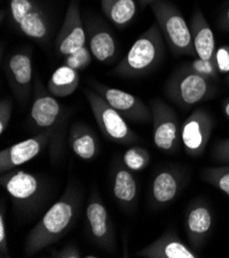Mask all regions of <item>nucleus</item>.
Returning a JSON list of instances; mask_svg holds the SVG:
<instances>
[{
	"mask_svg": "<svg viewBox=\"0 0 229 258\" xmlns=\"http://www.w3.org/2000/svg\"><path fill=\"white\" fill-rule=\"evenodd\" d=\"M200 177L229 197V165L207 168L201 172Z\"/></svg>",
	"mask_w": 229,
	"mask_h": 258,
	"instance_id": "393cba45",
	"label": "nucleus"
},
{
	"mask_svg": "<svg viewBox=\"0 0 229 258\" xmlns=\"http://www.w3.org/2000/svg\"><path fill=\"white\" fill-rule=\"evenodd\" d=\"M224 112H225L227 118L229 119V100H227L226 103H225V105H224Z\"/></svg>",
	"mask_w": 229,
	"mask_h": 258,
	"instance_id": "c9c22d12",
	"label": "nucleus"
},
{
	"mask_svg": "<svg viewBox=\"0 0 229 258\" xmlns=\"http://www.w3.org/2000/svg\"><path fill=\"white\" fill-rule=\"evenodd\" d=\"M89 85L125 119L136 122H149L152 120L150 107H147L140 98L96 81H90Z\"/></svg>",
	"mask_w": 229,
	"mask_h": 258,
	"instance_id": "f8f14e48",
	"label": "nucleus"
},
{
	"mask_svg": "<svg viewBox=\"0 0 229 258\" xmlns=\"http://www.w3.org/2000/svg\"><path fill=\"white\" fill-rule=\"evenodd\" d=\"M68 142L73 152L82 160L90 161L97 156L98 138L92 128L84 123L76 122L71 125Z\"/></svg>",
	"mask_w": 229,
	"mask_h": 258,
	"instance_id": "412c9836",
	"label": "nucleus"
},
{
	"mask_svg": "<svg viewBox=\"0 0 229 258\" xmlns=\"http://www.w3.org/2000/svg\"><path fill=\"white\" fill-rule=\"evenodd\" d=\"M86 44V26L81 15L80 3L79 0H71L55 41V50L57 55L65 57Z\"/></svg>",
	"mask_w": 229,
	"mask_h": 258,
	"instance_id": "2eb2a0df",
	"label": "nucleus"
},
{
	"mask_svg": "<svg viewBox=\"0 0 229 258\" xmlns=\"http://www.w3.org/2000/svg\"><path fill=\"white\" fill-rule=\"evenodd\" d=\"M190 30L196 57L205 60L214 59L215 36L205 15L198 8L192 15Z\"/></svg>",
	"mask_w": 229,
	"mask_h": 258,
	"instance_id": "aec40b11",
	"label": "nucleus"
},
{
	"mask_svg": "<svg viewBox=\"0 0 229 258\" xmlns=\"http://www.w3.org/2000/svg\"><path fill=\"white\" fill-rule=\"evenodd\" d=\"M212 157L218 163L229 164V138L219 140L214 145Z\"/></svg>",
	"mask_w": 229,
	"mask_h": 258,
	"instance_id": "c756f323",
	"label": "nucleus"
},
{
	"mask_svg": "<svg viewBox=\"0 0 229 258\" xmlns=\"http://www.w3.org/2000/svg\"><path fill=\"white\" fill-rule=\"evenodd\" d=\"M122 161L124 166L129 170L141 171L149 165L150 154L146 148L133 146L124 152Z\"/></svg>",
	"mask_w": 229,
	"mask_h": 258,
	"instance_id": "a878e982",
	"label": "nucleus"
},
{
	"mask_svg": "<svg viewBox=\"0 0 229 258\" xmlns=\"http://www.w3.org/2000/svg\"><path fill=\"white\" fill-rule=\"evenodd\" d=\"M86 257H90V258H95V257H97V256H94V255H88V256H86Z\"/></svg>",
	"mask_w": 229,
	"mask_h": 258,
	"instance_id": "e433bc0d",
	"label": "nucleus"
},
{
	"mask_svg": "<svg viewBox=\"0 0 229 258\" xmlns=\"http://www.w3.org/2000/svg\"><path fill=\"white\" fill-rule=\"evenodd\" d=\"M165 42L159 25L152 24L110 73L122 79H138L148 74L162 62Z\"/></svg>",
	"mask_w": 229,
	"mask_h": 258,
	"instance_id": "f03ea898",
	"label": "nucleus"
},
{
	"mask_svg": "<svg viewBox=\"0 0 229 258\" xmlns=\"http://www.w3.org/2000/svg\"><path fill=\"white\" fill-rule=\"evenodd\" d=\"M84 94L102 134L108 140L123 145H130L139 140L138 135L126 123L125 118L99 94L93 89H85Z\"/></svg>",
	"mask_w": 229,
	"mask_h": 258,
	"instance_id": "6e6552de",
	"label": "nucleus"
},
{
	"mask_svg": "<svg viewBox=\"0 0 229 258\" xmlns=\"http://www.w3.org/2000/svg\"><path fill=\"white\" fill-rule=\"evenodd\" d=\"M214 127L213 116L203 108L194 109L181 126V142L191 158L205 152Z\"/></svg>",
	"mask_w": 229,
	"mask_h": 258,
	"instance_id": "ddd939ff",
	"label": "nucleus"
},
{
	"mask_svg": "<svg viewBox=\"0 0 229 258\" xmlns=\"http://www.w3.org/2000/svg\"><path fill=\"white\" fill-rule=\"evenodd\" d=\"M136 256L145 258H198L199 255L186 246L173 231H167L162 237L144 247Z\"/></svg>",
	"mask_w": 229,
	"mask_h": 258,
	"instance_id": "6ab92c4d",
	"label": "nucleus"
},
{
	"mask_svg": "<svg viewBox=\"0 0 229 258\" xmlns=\"http://www.w3.org/2000/svg\"><path fill=\"white\" fill-rule=\"evenodd\" d=\"M150 110L156 146L164 152H175L181 142V127L175 110L160 99L151 100Z\"/></svg>",
	"mask_w": 229,
	"mask_h": 258,
	"instance_id": "9b49d317",
	"label": "nucleus"
},
{
	"mask_svg": "<svg viewBox=\"0 0 229 258\" xmlns=\"http://www.w3.org/2000/svg\"><path fill=\"white\" fill-rule=\"evenodd\" d=\"M221 26H222L224 29L229 30V7L226 9V11L224 12V14L222 16Z\"/></svg>",
	"mask_w": 229,
	"mask_h": 258,
	"instance_id": "72a5a7b5",
	"label": "nucleus"
},
{
	"mask_svg": "<svg viewBox=\"0 0 229 258\" xmlns=\"http://www.w3.org/2000/svg\"><path fill=\"white\" fill-rule=\"evenodd\" d=\"M101 8L108 20L117 28H124L137 14L136 0H101Z\"/></svg>",
	"mask_w": 229,
	"mask_h": 258,
	"instance_id": "b1692460",
	"label": "nucleus"
},
{
	"mask_svg": "<svg viewBox=\"0 0 229 258\" xmlns=\"http://www.w3.org/2000/svg\"><path fill=\"white\" fill-rule=\"evenodd\" d=\"M50 257H54V258H81L83 256H82L81 251L78 249V247L74 245H67L58 251L52 252Z\"/></svg>",
	"mask_w": 229,
	"mask_h": 258,
	"instance_id": "473e14b6",
	"label": "nucleus"
},
{
	"mask_svg": "<svg viewBox=\"0 0 229 258\" xmlns=\"http://www.w3.org/2000/svg\"><path fill=\"white\" fill-rule=\"evenodd\" d=\"M227 81H228V84H229V73H228V77H227Z\"/></svg>",
	"mask_w": 229,
	"mask_h": 258,
	"instance_id": "4c0bfd02",
	"label": "nucleus"
},
{
	"mask_svg": "<svg viewBox=\"0 0 229 258\" xmlns=\"http://www.w3.org/2000/svg\"><path fill=\"white\" fill-rule=\"evenodd\" d=\"M213 225L211 209L202 201L189 205L185 215V228L190 248L198 252L205 244Z\"/></svg>",
	"mask_w": 229,
	"mask_h": 258,
	"instance_id": "dca6fc26",
	"label": "nucleus"
},
{
	"mask_svg": "<svg viewBox=\"0 0 229 258\" xmlns=\"http://www.w3.org/2000/svg\"><path fill=\"white\" fill-rule=\"evenodd\" d=\"M13 113V102L11 99H3L0 101V134L4 135L10 124Z\"/></svg>",
	"mask_w": 229,
	"mask_h": 258,
	"instance_id": "c85d7f7f",
	"label": "nucleus"
},
{
	"mask_svg": "<svg viewBox=\"0 0 229 258\" xmlns=\"http://www.w3.org/2000/svg\"><path fill=\"white\" fill-rule=\"evenodd\" d=\"M93 58L94 56L90 47L86 44L82 48L75 50L74 53L65 56L63 60V65H66L80 72L90 66Z\"/></svg>",
	"mask_w": 229,
	"mask_h": 258,
	"instance_id": "bb28decb",
	"label": "nucleus"
},
{
	"mask_svg": "<svg viewBox=\"0 0 229 258\" xmlns=\"http://www.w3.org/2000/svg\"><path fill=\"white\" fill-rule=\"evenodd\" d=\"M80 72L66 65L60 66L50 76L47 83L48 92L56 98H64L72 95L80 86Z\"/></svg>",
	"mask_w": 229,
	"mask_h": 258,
	"instance_id": "5701e85b",
	"label": "nucleus"
},
{
	"mask_svg": "<svg viewBox=\"0 0 229 258\" xmlns=\"http://www.w3.org/2000/svg\"><path fill=\"white\" fill-rule=\"evenodd\" d=\"M80 205V194L69 183L62 197L30 230L25 242V255L33 256L68 234L78 218Z\"/></svg>",
	"mask_w": 229,
	"mask_h": 258,
	"instance_id": "f257e3e1",
	"label": "nucleus"
},
{
	"mask_svg": "<svg viewBox=\"0 0 229 258\" xmlns=\"http://www.w3.org/2000/svg\"><path fill=\"white\" fill-rule=\"evenodd\" d=\"M66 118L64 106L44 87L39 75L35 74L29 114L31 127L37 133L49 131L63 139Z\"/></svg>",
	"mask_w": 229,
	"mask_h": 258,
	"instance_id": "39448f33",
	"label": "nucleus"
},
{
	"mask_svg": "<svg viewBox=\"0 0 229 258\" xmlns=\"http://www.w3.org/2000/svg\"><path fill=\"white\" fill-rule=\"evenodd\" d=\"M63 139L56 134L43 131L0 151V173H6L36 158L49 145L53 158H58Z\"/></svg>",
	"mask_w": 229,
	"mask_h": 258,
	"instance_id": "1a4fd4ad",
	"label": "nucleus"
},
{
	"mask_svg": "<svg viewBox=\"0 0 229 258\" xmlns=\"http://www.w3.org/2000/svg\"><path fill=\"white\" fill-rule=\"evenodd\" d=\"M185 66L191 71L201 76H205L207 79H210L212 81L216 80L219 74V70L217 68L215 59L205 60V59H200L196 57V59L192 60L190 63L186 64Z\"/></svg>",
	"mask_w": 229,
	"mask_h": 258,
	"instance_id": "cd10ccee",
	"label": "nucleus"
},
{
	"mask_svg": "<svg viewBox=\"0 0 229 258\" xmlns=\"http://www.w3.org/2000/svg\"><path fill=\"white\" fill-rule=\"evenodd\" d=\"M183 174L176 168H165L158 173L151 184L150 201L154 207L162 208L172 203L183 185Z\"/></svg>",
	"mask_w": 229,
	"mask_h": 258,
	"instance_id": "a211bd4d",
	"label": "nucleus"
},
{
	"mask_svg": "<svg viewBox=\"0 0 229 258\" xmlns=\"http://www.w3.org/2000/svg\"><path fill=\"white\" fill-rule=\"evenodd\" d=\"M113 195L120 206L130 209L137 197V181L131 170L125 166H118L113 176Z\"/></svg>",
	"mask_w": 229,
	"mask_h": 258,
	"instance_id": "4be33fe9",
	"label": "nucleus"
},
{
	"mask_svg": "<svg viewBox=\"0 0 229 258\" xmlns=\"http://www.w3.org/2000/svg\"><path fill=\"white\" fill-rule=\"evenodd\" d=\"M87 45L96 60L102 63L111 61L117 51L116 41L105 23L99 19H88L86 24Z\"/></svg>",
	"mask_w": 229,
	"mask_h": 258,
	"instance_id": "f3484780",
	"label": "nucleus"
},
{
	"mask_svg": "<svg viewBox=\"0 0 229 258\" xmlns=\"http://www.w3.org/2000/svg\"><path fill=\"white\" fill-rule=\"evenodd\" d=\"M158 2H162V0H139V4L141 5V7H146V6H150L151 4H155Z\"/></svg>",
	"mask_w": 229,
	"mask_h": 258,
	"instance_id": "f704fd0d",
	"label": "nucleus"
},
{
	"mask_svg": "<svg viewBox=\"0 0 229 258\" xmlns=\"http://www.w3.org/2000/svg\"><path fill=\"white\" fill-rule=\"evenodd\" d=\"M150 7L172 53L177 56L196 57L190 26L187 25L181 11L165 0L151 4Z\"/></svg>",
	"mask_w": 229,
	"mask_h": 258,
	"instance_id": "7ed1b4c3",
	"label": "nucleus"
},
{
	"mask_svg": "<svg viewBox=\"0 0 229 258\" xmlns=\"http://www.w3.org/2000/svg\"><path fill=\"white\" fill-rule=\"evenodd\" d=\"M0 184L11 196L16 208L24 214L35 212L47 194V185L39 176L23 170L2 173Z\"/></svg>",
	"mask_w": 229,
	"mask_h": 258,
	"instance_id": "20e7f679",
	"label": "nucleus"
},
{
	"mask_svg": "<svg viewBox=\"0 0 229 258\" xmlns=\"http://www.w3.org/2000/svg\"><path fill=\"white\" fill-rule=\"evenodd\" d=\"M0 256L2 257H10V249H9V241H8V230L7 223L5 220L4 208L0 210Z\"/></svg>",
	"mask_w": 229,
	"mask_h": 258,
	"instance_id": "2f4dec72",
	"label": "nucleus"
},
{
	"mask_svg": "<svg viewBox=\"0 0 229 258\" xmlns=\"http://www.w3.org/2000/svg\"><path fill=\"white\" fill-rule=\"evenodd\" d=\"M6 77L21 106H26L33 94L34 72L32 50L22 48L14 51L5 61Z\"/></svg>",
	"mask_w": 229,
	"mask_h": 258,
	"instance_id": "9d476101",
	"label": "nucleus"
},
{
	"mask_svg": "<svg viewBox=\"0 0 229 258\" xmlns=\"http://www.w3.org/2000/svg\"><path fill=\"white\" fill-rule=\"evenodd\" d=\"M10 20L23 36L45 44L50 38V18L37 0H10Z\"/></svg>",
	"mask_w": 229,
	"mask_h": 258,
	"instance_id": "0eeeda50",
	"label": "nucleus"
},
{
	"mask_svg": "<svg viewBox=\"0 0 229 258\" xmlns=\"http://www.w3.org/2000/svg\"><path fill=\"white\" fill-rule=\"evenodd\" d=\"M213 81L201 76L186 66L177 69L166 83V94L178 106L190 108L213 96Z\"/></svg>",
	"mask_w": 229,
	"mask_h": 258,
	"instance_id": "423d86ee",
	"label": "nucleus"
},
{
	"mask_svg": "<svg viewBox=\"0 0 229 258\" xmlns=\"http://www.w3.org/2000/svg\"><path fill=\"white\" fill-rule=\"evenodd\" d=\"M220 73H229V45H223L215 51L214 56Z\"/></svg>",
	"mask_w": 229,
	"mask_h": 258,
	"instance_id": "7c9ffc66",
	"label": "nucleus"
},
{
	"mask_svg": "<svg viewBox=\"0 0 229 258\" xmlns=\"http://www.w3.org/2000/svg\"><path fill=\"white\" fill-rule=\"evenodd\" d=\"M87 222L89 233L96 245L108 252L116 249L113 223L98 191L93 190L87 206Z\"/></svg>",
	"mask_w": 229,
	"mask_h": 258,
	"instance_id": "4468645a",
	"label": "nucleus"
}]
</instances>
